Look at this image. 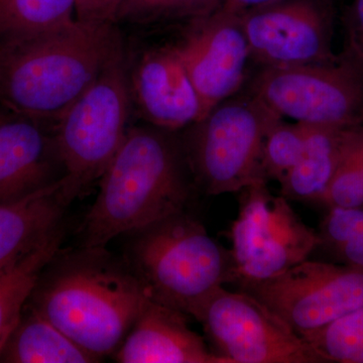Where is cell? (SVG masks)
I'll list each match as a JSON object with an SVG mask.
<instances>
[{
	"label": "cell",
	"instance_id": "f1b7e54d",
	"mask_svg": "<svg viewBox=\"0 0 363 363\" xmlns=\"http://www.w3.org/2000/svg\"><path fill=\"white\" fill-rule=\"evenodd\" d=\"M274 1L277 0H220L219 9L226 13L240 16L255 7L266 6Z\"/></svg>",
	"mask_w": 363,
	"mask_h": 363
},
{
	"label": "cell",
	"instance_id": "ba28073f",
	"mask_svg": "<svg viewBox=\"0 0 363 363\" xmlns=\"http://www.w3.org/2000/svg\"><path fill=\"white\" fill-rule=\"evenodd\" d=\"M250 93L297 123L339 128L363 124V73L343 54L335 63L264 67Z\"/></svg>",
	"mask_w": 363,
	"mask_h": 363
},
{
	"label": "cell",
	"instance_id": "6da1fadb",
	"mask_svg": "<svg viewBox=\"0 0 363 363\" xmlns=\"http://www.w3.org/2000/svg\"><path fill=\"white\" fill-rule=\"evenodd\" d=\"M150 300L123 255L81 245L55 253L28 303L101 362L116 352Z\"/></svg>",
	"mask_w": 363,
	"mask_h": 363
},
{
	"label": "cell",
	"instance_id": "2e32d148",
	"mask_svg": "<svg viewBox=\"0 0 363 363\" xmlns=\"http://www.w3.org/2000/svg\"><path fill=\"white\" fill-rule=\"evenodd\" d=\"M77 191L67 177L18 201L0 204V272L64 226Z\"/></svg>",
	"mask_w": 363,
	"mask_h": 363
},
{
	"label": "cell",
	"instance_id": "e0dca14e",
	"mask_svg": "<svg viewBox=\"0 0 363 363\" xmlns=\"http://www.w3.org/2000/svg\"><path fill=\"white\" fill-rule=\"evenodd\" d=\"M352 128L312 125L300 159L279 182L281 195L295 201L319 202L340 161Z\"/></svg>",
	"mask_w": 363,
	"mask_h": 363
},
{
	"label": "cell",
	"instance_id": "484cf974",
	"mask_svg": "<svg viewBox=\"0 0 363 363\" xmlns=\"http://www.w3.org/2000/svg\"><path fill=\"white\" fill-rule=\"evenodd\" d=\"M345 52L344 56L363 73V0H353L344 16Z\"/></svg>",
	"mask_w": 363,
	"mask_h": 363
},
{
	"label": "cell",
	"instance_id": "9a60e30c",
	"mask_svg": "<svg viewBox=\"0 0 363 363\" xmlns=\"http://www.w3.org/2000/svg\"><path fill=\"white\" fill-rule=\"evenodd\" d=\"M187 315L150 298L114 353L121 363H229L209 351Z\"/></svg>",
	"mask_w": 363,
	"mask_h": 363
},
{
	"label": "cell",
	"instance_id": "8fae6325",
	"mask_svg": "<svg viewBox=\"0 0 363 363\" xmlns=\"http://www.w3.org/2000/svg\"><path fill=\"white\" fill-rule=\"evenodd\" d=\"M250 58L264 67L335 63L333 0H277L240 14Z\"/></svg>",
	"mask_w": 363,
	"mask_h": 363
},
{
	"label": "cell",
	"instance_id": "f546056e",
	"mask_svg": "<svg viewBox=\"0 0 363 363\" xmlns=\"http://www.w3.org/2000/svg\"><path fill=\"white\" fill-rule=\"evenodd\" d=\"M362 167H363V135H362Z\"/></svg>",
	"mask_w": 363,
	"mask_h": 363
},
{
	"label": "cell",
	"instance_id": "cb8c5ba5",
	"mask_svg": "<svg viewBox=\"0 0 363 363\" xmlns=\"http://www.w3.org/2000/svg\"><path fill=\"white\" fill-rule=\"evenodd\" d=\"M310 124H286L283 121L269 131L262 150V171L267 181H281L300 159L311 130Z\"/></svg>",
	"mask_w": 363,
	"mask_h": 363
},
{
	"label": "cell",
	"instance_id": "3957f363",
	"mask_svg": "<svg viewBox=\"0 0 363 363\" xmlns=\"http://www.w3.org/2000/svg\"><path fill=\"white\" fill-rule=\"evenodd\" d=\"M124 47L116 23L77 18L0 45V107L56 121Z\"/></svg>",
	"mask_w": 363,
	"mask_h": 363
},
{
	"label": "cell",
	"instance_id": "8992f818",
	"mask_svg": "<svg viewBox=\"0 0 363 363\" xmlns=\"http://www.w3.org/2000/svg\"><path fill=\"white\" fill-rule=\"evenodd\" d=\"M133 105L128 49L56 121L57 143L66 177L79 196L98 182L121 147Z\"/></svg>",
	"mask_w": 363,
	"mask_h": 363
},
{
	"label": "cell",
	"instance_id": "44dd1931",
	"mask_svg": "<svg viewBox=\"0 0 363 363\" xmlns=\"http://www.w3.org/2000/svg\"><path fill=\"white\" fill-rule=\"evenodd\" d=\"M300 336L323 363H363V306Z\"/></svg>",
	"mask_w": 363,
	"mask_h": 363
},
{
	"label": "cell",
	"instance_id": "30bf717a",
	"mask_svg": "<svg viewBox=\"0 0 363 363\" xmlns=\"http://www.w3.org/2000/svg\"><path fill=\"white\" fill-rule=\"evenodd\" d=\"M298 335L363 306V269L306 259L264 281L238 285Z\"/></svg>",
	"mask_w": 363,
	"mask_h": 363
},
{
	"label": "cell",
	"instance_id": "7a4b0ae2",
	"mask_svg": "<svg viewBox=\"0 0 363 363\" xmlns=\"http://www.w3.org/2000/svg\"><path fill=\"white\" fill-rule=\"evenodd\" d=\"M99 193L80 228L82 247L111 240L186 211L197 190L180 131L130 126L100 178Z\"/></svg>",
	"mask_w": 363,
	"mask_h": 363
},
{
	"label": "cell",
	"instance_id": "4fadbf2b",
	"mask_svg": "<svg viewBox=\"0 0 363 363\" xmlns=\"http://www.w3.org/2000/svg\"><path fill=\"white\" fill-rule=\"evenodd\" d=\"M128 55L131 105L143 121L174 131L199 121V97L174 44Z\"/></svg>",
	"mask_w": 363,
	"mask_h": 363
},
{
	"label": "cell",
	"instance_id": "5bb4252c",
	"mask_svg": "<svg viewBox=\"0 0 363 363\" xmlns=\"http://www.w3.org/2000/svg\"><path fill=\"white\" fill-rule=\"evenodd\" d=\"M55 125L0 107V204L23 199L66 176Z\"/></svg>",
	"mask_w": 363,
	"mask_h": 363
},
{
	"label": "cell",
	"instance_id": "277c9868",
	"mask_svg": "<svg viewBox=\"0 0 363 363\" xmlns=\"http://www.w3.org/2000/svg\"><path fill=\"white\" fill-rule=\"evenodd\" d=\"M126 235L124 259L150 298L187 316L217 289L235 281L230 250L187 211Z\"/></svg>",
	"mask_w": 363,
	"mask_h": 363
},
{
	"label": "cell",
	"instance_id": "7c38bea8",
	"mask_svg": "<svg viewBox=\"0 0 363 363\" xmlns=\"http://www.w3.org/2000/svg\"><path fill=\"white\" fill-rule=\"evenodd\" d=\"M174 45L199 97L200 119L240 90L250 58L240 16L218 7L189 21Z\"/></svg>",
	"mask_w": 363,
	"mask_h": 363
},
{
	"label": "cell",
	"instance_id": "9c48e42d",
	"mask_svg": "<svg viewBox=\"0 0 363 363\" xmlns=\"http://www.w3.org/2000/svg\"><path fill=\"white\" fill-rule=\"evenodd\" d=\"M191 317L229 363H323L297 332L242 291L220 286Z\"/></svg>",
	"mask_w": 363,
	"mask_h": 363
},
{
	"label": "cell",
	"instance_id": "4316f807",
	"mask_svg": "<svg viewBox=\"0 0 363 363\" xmlns=\"http://www.w3.org/2000/svg\"><path fill=\"white\" fill-rule=\"evenodd\" d=\"M123 0H75V16L86 23H116ZM117 25V23H116Z\"/></svg>",
	"mask_w": 363,
	"mask_h": 363
},
{
	"label": "cell",
	"instance_id": "5b68a950",
	"mask_svg": "<svg viewBox=\"0 0 363 363\" xmlns=\"http://www.w3.org/2000/svg\"><path fill=\"white\" fill-rule=\"evenodd\" d=\"M281 118L250 93L224 100L182 130L196 187L206 195L218 196L267 183L262 150L269 131Z\"/></svg>",
	"mask_w": 363,
	"mask_h": 363
},
{
	"label": "cell",
	"instance_id": "ffe728a7",
	"mask_svg": "<svg viewBox=\"0 0 363 363\" xmlns=\"http://www.w3.org/2000/svg\"><path fill=\"white\" fill-rule=\"evenodd\" d=\"M75 0H0V45L75 20Z\"/></svg>",
	"mask_w": 363,
	"mask_h": 363
},
{
	"label": "cell",
	"instance_id": "603a6c76",
	"mask_svg": "<svg viewBox=\"0 0 363 363\" xmlns=\"http://www.w3.org/2000/svg\"><path fill=\"white\" fill-rule=\"evenodd\" d=\"M220 0H123L116 23L149 26L194 20L218 9Z\"/></svg>",
	"mask_w": 363,
	"mask_h": 363
},
{
	"label": "cell",
	"instance_id": "ac0fdd59",
	"mask_svg": "<svg viewBox=\"0 0 363 363\" xmlns=\"http://www.w3.org/2000/svg\"><path fill=\"white\" fill-rule=\"evenodd\" d=\"M99 362L28 303L0 353V362L4 363Z\"/></svg>",
	"mask_w": 363,
	"mask_h": 363
},
{
	"label": "cell",
	"instance_id": "7402d4cb",
	"mask_svg": "<svg viewBox=\"0 0 363 363\" xmlns=\"http://www.w3.org/2000/svg\"><path fill=\"white\" fill-rule=\"evenodd\" d=\"M362 135L363 124L350 130L340 161L318 202L328 209L363 207Z\"/></svg>",
	"mask_w": 363,
	"mask_h": 363
},
{
	"label": "cell",
	"instance_id": "d6986e66",
	"mask_svg": "<svg viewBox=\"0 0 363 363\" xmlns=\"http://www.w3.org/2000/svg\"><path fill=\"white\" fill-rule=\"evenodd\" d=\"M64 226L4 271L0 272V353L20 320L43 269L61 248Z\"/></svg>",
	"mask_w": 363,
	"mask_h": 363
},
{
	"label": "cell",
	"instance_id": "83f0119b",
	"mask_svg": "<svg viewBox=\"0 0 363 363\" xmlns=\"http://www.w3.org/2000/svg\"><path fill=\"white\" fill-rule=\"evenodd\" d=\"M331 250L342 264L363 269V233L357 238L331 247Z\"/></svg>",
	"mask_w": 363,
	"mask_h": 363
},
{
	"label": "cell",
	"instance_id": "d4e9b609",
	"mask_svg": "<svg viewBox=\"0 0 363 363\" xmlns=\"http://www.w3.org/2000/svg\"><path fill=\"white\" fill-rule=\"evenodd\" d=\"M363 233L362 208H329L320 227L321 245L334 247Z\"/></svg>",
	"mask_w": 363,
	"mask_h": 363
},
{
	"label": "cell",
	"instance_id": "52a82bcc",
	"mask_svg": "<svg viewBox=\"0 0 363 363\" xmlns=\"http://www.w3.org/2000/svg\"><path fill=\"white\" fill-rule=\"evenodd\" d=\"M238 217L229 229L235 281L274 278L308 259L321 245L319 234L304 223L283 196L260 182L240 191Z\"/></svg>",
	"mask_w": 363,
	"mask_h": 363
}]
</instances>
